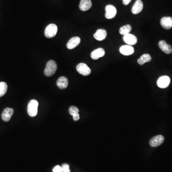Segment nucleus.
<instances>
[{
  "instance_id": "nucleus-7",
  "label": "nucleus",
  "mask_w": 172,
  "mask_h": 172,
  "mask_svg": "<svg viewBox=\"0 0 172 172\" xmlns=\"http://www.w3.org/2000/svg\"><path fill=\"white\" fill-rule=\"evenodd\" d=\"M164 137L163 135H159L152 137L150 140V144L151 146L155 147L163 143L164 141Z\"/></svg>"
},
{
  "instance_id": "nucleus-25",
  "label": "nucleus",
  "mask_w": 172,
  "mask_h": 172,
  "mask_svg": "<svg viewBox=\"0 0 172 172\" xmlns=\"http://www.w3.org/2000/svg\"><path fill=\"white\" fill-rule=\"evenodd\" d=\"M131 0H123V5H129L130 4V2H131Z\"/></svg>"
},
{
  "instance_id": "nucleus-21",
  "label": "nucleus",
  "mask_w": 172,
  "mask_h": 172,
  "mask_svg": "<svg viewBox=\"0 0 172 172\" xmlns=\"http://www.w3.org/2000/svg\"><path fill=\"white\" fill-rule=\"evenodd\" d=\"M132 29L131 26L130 25H126L123 26L119 29V32L122 35H125L130 34V32Z\"/></svg>"
},
{
  "instance_id": "nucleus-5",
  "label": "nucleus",
  "mask_w": 172,
  "mask_h": 172,
  "mask_svg": "<svg viewBox=\"0 0 172 172\" xmlns=\"http://www.w3.org/2000/svg\"><path fill=\"white\" fill-rule=\"evenodd\" d=\"M105 17L107 19H113L116 16L117 10L113 5H108L105 8Z\"/></svg>"
},
{
  "instance_id": "nucleus-10",
  "label": "nucleus",
  "mask_w": 172,
  "mask_h": 172,
  "mask_svg": "<svg viewBox=\"0 0 172 172\" xmlns=\"http://www.w3.org/2000/svg\"><path fill=\"white\" fill-rule=\"evenodd\" d=\"M161 25L165 29H170L172 28V17H164L161 19Z\"/></svg>"
},
{
  "instance_id": "nucleus-8",
  "label": "nucleus",
  "mask_w": 172,
  "mask_h": 172,
  "mask_svg": "<svg viewBox=\"0 0 172 172\" xmlns=\"http://www.w3.org/2000/svg\"><path fill=\"white\" fill-rule=\"evenodd\" d=\"M158 46L161 50L166 54H170L172 53V48L171 45H169L164 40H161L158 43Z\"/></svg>"
},
{
  "instance_id": "nucleus-12",
  "label": "nucleus",
  "mask_w": 172,
  "mask_h": 172,
  "mask_svg": "<svg viewBox=\"0 0 172 172\" xmlns=\"http://www.w3.org/2000/svg\"><path fill=\"white\" fill-rule=\"evenodd\" d=\"M80 38L78 36L71 38L67 43V48L68 49H74L80 44Z\"/></svg>"
},
{
  "instance_id": "nucleus-11",
  "label": "nucleus",
  "mask_w": 172,
  "mask_h": 172,
  "mask_svg": "<svg viewBox=\"0 0 172 172\" xmlns=\"http://www.w3.org/2000/svg\"><path fill=\"white\" fill-rule=\"evenodd\" d=\"M123 39V41L128 44V45L130 46L135 45L137 42V38L136 36L130 33L129 34L124 35Z\"/></svg>"
},
{
  "instance_id": "nucleus-3",
  "label": "nucleus",
  "mask_w": 172,
  "mask_h": 172,
  "mask_svg": "<svg viewBox=\"0 0 172 172\" xmlns=\"http://www.w3.org/2000/svg\"><path fill=\"white\" fill-rule=\"evenodd\" d=\"M58 28L56 25L51 23L47 26L45 30V35L48 38H54L57 34Z\"/></svg>"
},
{
  "instance_id": "nucleus-6",
  "label": "nucleus",
  "mask_w": 172,
  "mask_h": 172,
  "mask_svg": "<svg viewBox=\"0 0 172 172\" xmlns=\"http://www.w3.org/2000/svg\"><path fill=\"white\" fill-rule=\"evenodd\" d=\"M170 78L167 76H164L160 77L157 80V84L158 87L162 89L166 88L169 85Z\"/></svg>"
},
{
  "instance_id": "nucleus-15",
  "label": "nucleus",
  "mask_w": 172,
  "mask_h": 172,
  "mask_svg": "<svg viewBox=\"0 0 172 172\" xmlns=\"http://www.w3.org/2000/svg\"><path fill=\"white\" fill-rule=\"evenodd\" d=\"M91 0H81L79 7L80 10L82 11H87L91 8L92 7Z\"/></svg>"
},
{
  "instance_id": "nucleus-2",
  "label": "nucleus",
  "mask_w": 172,
  "mask_h": 172,
  "mask_svg": "<svg viewBox=\"0 0 172 172\" xmlns=\"http://www.w3.org/2000/svg\"><path fill=\"white\" fill-rule=\"evenodd\" d=\"M38 102L35 100H32L28 103L27 112L30 117H35L38 113Z\"/></svg>"
},
{
  "instance_id": "nucleus-19",
  "label": "nucleus",
  "mask_w": 172,
  "mask_h": 172,
  "mask_svg": "<svg viewBox=\"0 0 172 172\" xmlns=\"http://www.w3.org/2000/svg\"><path fill=\"white\" fill-rule=\"evenodd\" d=\"M69 113L73 116L74 121H77L80 119L79 109L76 107H70L69 109Z\"/></svg>"
},
{
  "instance_id": "nucleus-20",
  "label": "nucleus",
  "mask_w": 172,
  "mask_h": 172,
  "mask_svg": "<svg viewBox=\"0 0 172 172\" xmlns=\"http://www.w3.org/2000/svg\"><path fill=\"white\" fill-rule=\"evenodd\" d=\"M151 59L152 57L149 54H145L143 55L139 59H138L137 62L140 65H143L145 63L151 61Z\"/></svg>"
},
{
  "instance_id": "nucleus-1",
  "label": "nucleus",
  "mask_w": 172,
  "mask_h": 172,
  "mask_svg": "<svg viewBox=\"0 0 172 172\" xmlns=\"http://www.w3.org/2000/svg\"><path fill=\"white\" fill-rule=\"evenodd\" d=\"M57 70V64L54 60H50L47 64L44 74L47 77H51L55 74Z\"/></svg>"
},
{
  "instance_id": "nucleus-22",
  "label": "nucleus",
  "mask_w": 172,
  "mask_h": 172,
  "mask_svg": "<svg viewBox=\"0 0 172 172\" xmlns=\"http://www.w3.org/2000/svg\"><path fill=\"white\" fill-rule=\"evenodd\" d=\"M7 84L5 82H0V97H2L6 93L7 90Z\"/></svg>"
},
{
  "instance_id": "nucleus-23",
  "label": "nucleus",
  "mask_w": 172,
  "mask_h": 172,
  "mask_svg": "<svg viewBox=\"0 0 172 172\" xmlns=\"http://www.w3.org/2000/svg\"><path fill=\"white\" fill-rule=\"evenodd\" d=\"M61 169H62V172H70L69 165L68 164H63L61 166Z\"/></svg>"
},
{
  "instance_id": "nucleus-24",
  "label": "nucleus",
  "mask_w": 172,
  "mask_h": 172,
  "mask_svg": "<svg viewBox=\"0 0 172 172\" xmlns=\"http://www.w3.org/2000/svg\"><path fill=\"white\" fill-rule=\"evenodd\" d=\"M53 172H62L61 166L57 165L55 166L53 169Z\"/></svg>"
},
{
  "instance_id": "nucleus-9",
  "label": "nucleus",
  "mask_w": 172,
  "mask_h": 172,
  "mask_svg": "<svg viewBox=\"0 0 172 172\" xmlns=\"http://www.w3.org/2000/svg\"><path fill=\"white\" fill-rule=\"evenodd\" d=\"M14 110L12 108H7L4 110L2 114V118L4 122H8L10 120L14 114Z\"/></svg>"
},
{
  "instance_id": "nucleus-17",
  "label": "nucleus",
  "mask_w": 172,
  "mask_h": 172,
  "mask_svg": "<svg viewBox=\"0 0 172 172\" xmlns=\"http://www.w3.org/2000/svg\"><path fill=\"white\" fill-rule=\"evenodd\" d=\"M105 54L104 49L102 48H98L91 53V57L94 60H97L100 57H103Z\"/></svg>"
},
{
  "instance_id": "nucleus-18",
  "label": "nucleus",
  "mask_w": 172,
  "mask_h": 172,
  "mask_svg": "<svg viewBox=\"0 0 172 172\" xmlns=\"http://www.w3.org/2000/svg\"><path fill=\"white\" fill-rule=\"evenodd\" d=\"M68 84V79L65 77H60L57 81H56V85L57 87H59L60 89H65L67 88Z\"/></svg>"
},
{
  "instance_id": "nucleus-14",
  "label": "nucleus",
  "mask_w": 172,
  "mask_h": 172,
  "mask_svg": "<svg viewBox=\"0 0 172 172\" xmlns=\"http://www.w3.org/2000/svg\"><path fill=\"white\" fill-rule=\"evenodd\" d=\"M143 4L141 0H137L131 9V12L134 14H138L143 10Z\"/></svg>"
},
{
  "instance_id": "nucleus-4",
  "label": "nucleus",
  "mask_w": 172,
  "mask_h": 172,
  "mask_svg": "<svg viewBox=\"0 0 172 172\" xmlns=\"http://www.w3.org/2000/svg\"><path fill=\"white\" fill-rule=\"evenodd\" d=\"M76 69L80 74L85 76L89 75L91 73V70L89 67L83 63H81L77 65Z\"/></svg>"
},
{
  "instance_id": "nucleus-16",
  "label": "nucleus",
  "mask_w": 172,
  "mask_h": 172,
  "mask_svg": "<svg viewBox=\"0 0 172 172\" xmlns=\"http://www.w3.org/2000/svg\"><path fill=\"white\" fill-rule=\"evenodd\" d=\"M107 35V32L106 30L100 29L98 30L94 34V38L98 41H102L106 38Z\"/></svg>"
},
{
  "instance_id": "nucleus-13",
  "label": "nucleus",
  "mask_w": 172,
  "mask_h": 172,
  "mask_svg": "<svg viewBox=\"0 0 172 172\" xmlns=\"http://www.w3.org/2000/svg\"><path fill=\"white\" fill-rule=\"evenodd\" d=\"M119 52L123 55L129 56L132 55L134 52V49L132 46L130 45H124L120 47Z\"/></svg>"
}]
</instances>
